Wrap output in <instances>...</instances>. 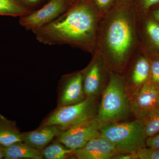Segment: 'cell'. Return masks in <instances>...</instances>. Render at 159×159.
Instances as JSON below:
<instances>
[{"label": "cell", "instance_id": "obj_1", "mask_svg": "<svg viewBox=\"0 0 159 159\" xmlns=\"http://www.w3.org/2000/svg\"><path fill=\"white\" fill-rule=\"evenodd\" d=\"M140 11L134 0H117L114 7L100 19L95 51L111 71L124 74L141 47Z\"/></svg>", "mask_w": 159, "mask_h": 159}, {"label": "cell", "instance_id": "obj_2", "mask_svg": "<svg viewBox=\"0 0 159 159\" xmlns=\"http://www.w3.org/2000/svg\"><path fill=\"white\" fill-rule=\"evenodd\" d=\"M102 16L90 1L74 3L51 23L32 31L39 42L48 45H68L93 54Z\"/></svg>", "mask_w": 159, "mask_h": 159}, {"label": "cell", "instance_id": "obj_3", "mask_svg": "<svg viewBox=\"0 0 159 159\" xmlns=\"http://www.w3.org/2000/svg\"><path fill=\"white\" fill-rule=\"evenodd\" d=\"M101 96L96 118L101 126L126 121L132 114L123 74L110 70L108 82Z\"/></svg>", "mask_w": 159, "mask_h": 159}, {"label": "cell", "instance_id": "obj_4", "mask_svg": "<svg viewBox=\"0 0 159 159\" xmlns=\"http://www.w3.org/2000/svg\"><path fill=\"white\" fill-rule=\"evenodd\" d=\"M99 134L111 142L117 152L136 153L138 149L146 146L147 137L142 120L114 122L101 126Z\"/></svg>", "mask_w": 159, "mask_h": 159}, {"label": "cell", "instance_id": "obj_5", "mask_svg": "<svg viewBox=\"0 0 159 159\" xmlns=\"http://www.w3.org/2000/svg\"><path fill=\"white\" fill-rule=\"evenodd\" d=\"M100 96L87 97L76 104L60 107L46 119L42 126L54 125L62 131L96 117Z\"/></svg>", "mask_w": 159, "mask_h": 159}, {"label": "cell", "instance_id": "obj_6", "mask_svg": "<svg viewBox=\"0 0 159 159\" xmlns=\"http://www.w3.org/2000/svg\"><path fill=\"white\" fill-rule=\"evenodd\" d=\"M110 70L100 54L95 51L90 62L81 71L83 87L86 97L101 96L108 82Z\"/></svg>", "mask_w": 159, "mask_h": 159}, {"label": "cell", "instance_id": "obj_7", "mask_svg": "<svg viewBox=\"0 0 159 159\" xmlns=\"http://www.w3.org/2000/svg\"><path fill=\"white\" fill-rule=\"evenodd\" d=\"M74 4L72 0H51L41 9L20 17V25L32 31L56 19Z\"/></svg>", "mask_w": 159, "mask_h": 159}, {"label": "cell", "instance_id": "obj_8", "mask_svg": "<svg viewBox=\"0 0 159 159\" xmlns=\"http://www.w3.org/2000/svg\"><path fill=\"white\" fill-rule=\"evenodd\" d=\"M101 127L96 117H94L62 131L56 137V140L69 149H79L91 139L100 135L99 129Z\"/></svg>", "mask_w": 159, "mask_h": 159}, {"label": "cell", "instance_id": "obj_9", "mask_svg": "<svg viewBox=\"0 0 159 159\" xmlns=\"http://www.w3.org/2000/svg\"><path fill=\"white\" fill-rule=\"evenodd\" d=\"M123 75L129 96L150 79V63L145 51L141 47L131 59Z\"/></svg>", "mask_w": 159, "mask_h": 159}, {"label": "cell", "instance_id": "obj_10", "mask_svg": "<svg viewBox=\"0 0 159 159\" xmlns=\"http://www.w3.org/2000/svg\"><path fill=\"white\" fill-rule=\"evenodd\" d=\"M129 98L132 113L136 119L142 120L151 111L159 109V88L150 79Z\"/></svg>", "mask_w": 159, "mask_h": 159}, {"label": "cell", "instance_id": "obj_11", "mask_svg": "<svg viewBox=\"0 0 159 159\" xmlns=\"http://www.w3.org/2000/svg\"><path fill=\"white\" fill-rule=\"evenodd\" d=\"M116 152L115 145L99 135L91 139L82 148L73 150L70 157L78 159H111Z\"/></svg>", "mask_w": 159, "mask_h": 159}, {"label": "cell", "instance_id": "obj_12", "mask_svg": "<svg viewBox=\"0 0 159 159\" xmlns=\"http://www.w3.org/2000/svg\"><path fill=\"white\" fill-rule=\"evenodd\" d=\"M139 34L143 50L159 54V23L148 11H140Z\"/></svg>", "mask_w": 159, "mask_h": 159}, {"label": "cell", "instance_id": "obj_13", "mask_svg": "<svg viewBox=\"0 0 159 159\" xmlns=\"http://www.w3.org/2000/svg\"><path fill=\"white\" fill-rule=\"evenodd\" d=\"M63 79V84L60 98L59 107L76 104L86 98L83 87L81 71L66 75Z\"/></svg>", "mask_w": 159, "mask_h": 159}, {"label": "cell", "instance_id": "obj_14", "mask_svg": "<svg viewBox=\"0 0 159 159\" xmlns=\"http://www.w3.org/2000/svg\"><path fill=\"white\" fill-rule=\"evenodd\" d=\"M61 132L54 125L42 126L37 130L22 134L21 141L41 151Z\"/></svg>", "mask_w": 159, "mask_h": 159}, {"label": "cell", "instance_id": "obj_15", "mask_svg": "<svg viewBox=\"0 0 159 159\" xmlns=\"http://www.w3.org/2000/svg\"><path fill=\"white\" fill-rule=\"evenodd\" d=\"M19 129L14 121L9 120L0 114V144L7 147L15 142L21 141Z\"/></svg>", "mask_w": 159, "mask_h": 159}, {"label": "cell", "instance_id": "obj_16", "mask_svg": "<svg viewBox=\"0 0 159 159\" xmlns=\"http://www.w3.org/2000/svg\"><path fill=\"white\" fill-rule=\"evenodd\" d=\"M6 159H42L40 151L32 148L22 141L15 142L5 147V158Z\"/></svg>", "mask_w": 159, "mask_h": 159}, {"label": "cell", "instance_id": "obj_17", "mask_svg": "<svg viewBox=\"0 0 159 159\" xmlns=\"http://www.w3.org/2000/svg\"><path fill=\"white\" fill-rule=\"evenodd\" d=\"M73 151L56 140L50 142L40 152L43 159H64L70 157Z\"/></svg>", "mask_w": 159, "mask_h": 159}, {"label": "cell", "instance_id": "obj_18", "mask_svg": "<svg viewBox=\"0 0 159 159\" xmlns=\"http://www.w3.org/2000/svg\"><path fill=\"white\" fill-rule=\"evenodd\" d=\"M31 12L16 0H0V15L20 17Z\"/></svg>", "mask_w": 159, "mask_h": 159}, {"label": "cell", "instance_id": "obj_19", "mask_svg": "<svg viewBox=\"0 0 159 159\" xmlns=\"http://www.w3.org/2000/svg\"><path fill=\"white\" fill-rule=\"evenodd\" d=\"M142 121L147 138L159 133V109L151 111Z\"/></svg>", "mask_w": 159, "mask_h": 159}, {"label": "cell", "instance_id": "obj_20", "mask_svg": "<svg viewBox=\"0 0 159 159\" xmlns=\"http://www.w3.org/2000/svg\"><path fill=\"white\" fill-rule=\"evenodd\" d=\"M145 52L150 63V81L159 88V54L146 51Z\"/></svg>", "mask_w": 159, "mask_h": 159}, {"label": "cell", "instance_id": "obj_21", "mask_svg": "<svg viewBox=\"0 0 159 159\" xmlns=\"http://www.w3.org/2000/svg\"><path fill=\"white\" fill-rule=\"evenodd\" d=\"M137 159H159V149L145 146L136 152Z\"/></svg>", "mask_w": 159, "mask_h": 159}, {"label": "cell", "instance_id": "obj_22", "mask_svg": "<svg viewBox=\"0 0 159 159\" xmlns=\"http://www.w3.org/2000/svg\"><path fill=\"white\" fill-rule=\"evenodd\" d=\"M90 2L102 16L114 7L117 0H90Z\"/></svg>", "mask_w": 159, "mask_h": 159}, {"label": "cell", "instance_id": "obj_23", "mask_svg": "<svg viewBox=\"0 0 159 159\" xmlns=\"http://www.w3.org/2000/svg\"><path fill=\"white\" fill-rule=\"evenodd\" d=\"M141 11H147L154 5L159 2V0H134Z\"/></svg>", "mask_w": 159, "mask_h": 159}, {"label": "cell", "instance_id": "obj_24", "mask_svg": "<svg viewBox=\"0 0 159 159\" xmlns=\"http://www.w3.org/2000/svg\"><path fill=\"white\" fill-rule=\"evenodd\" d=\"M145 144L146 146L159 149V133L153 136L148 137L146 139Z\"/></svg>", "mask_w": 159, "mask_h": 159}, {"label": "cell", "instance_id": "obj_25", "mask_svg": "<svg viewBox=\"0 0 159 159\" xmlns=\"http://www.w3.org/2000/svg\"><path fill=\"white\" fill-rule=\"evenodd\" d=\"M111 159H137L135 153L129 152H117Z\"/></svg>", "mask_w": 159, "mask_h": 159}, {"label": "cell", "instance_id": "obj_26", "mask_svg": "<svg viewBox=\"0 0 159 159\" xmlns=\"http://www.w3.org/2000/svg\"><path fill=\"white\" fill-rule=\"evenodd\" d=\"M148 11L151 15L159 23V2L152 6Z\"/></svg>", "mask_w": 159, "mask_h": 159}, {"label": "cell", "instance_id": "obj_27", "mask_svg": "<svg viewBox=\"0 0 159 159\" xmlns=\"http://www.w3.org/2000/svg\"><path fill=\"white\" fill-rule=\"evenodd\" d=\"M5 158V147L0 144V159Z\"/></svg>", "mask_w": 159, "mask_h": 159}, {"label": "cell", "instance_id": "obj_28", "mask_svg": "<svg viewBox=\"0 0 159 159\" xmlns=\"http://www.w3.org/2000/svg\"><path fill=\"white\" fill-rule=\"evenodd\" d=\"M27 2L31 3V4H33L37 2L39 0H25Z\"/></svg>", "mask_w": 159, "mask_h": 159}, {"label": "cell", "instance_id": "obj_29", "mask_svg": "<svg viewBox=\"0 0 159 159\" xmlns=\"http://www.w3.org/2000/svg\"><path fill=\"white\" fill-rule=\"evenodd\" d=\"M74 3L77 2H80V1H90V0H72Z\"/></svg>", "mask_w": 159, "mask_h": 159}]
</instances>
